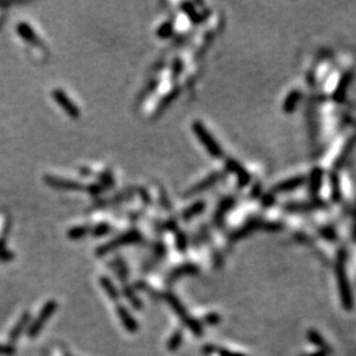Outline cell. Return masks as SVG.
<instances>
[{
  "instance_id": "277c9868",
  "label": "cell",
  "mask_w": 356,
  "mask_h": 356,
  "mask_svg": "<svg viewBox=\"0 0 356 356\" xmlns=\"http://www.w3.org/2000/svg\"><path fill=\"white\" fill-rule=\"evenodd\" d=\"M51 97H53V99L58 103L59 106H61V108H62L67 115H70L73 119L79 118L81 112H79L78 107L75 106L74 103H73V101H71V99L69 98L62 90L55 89V90H53V93H51Z\"/></svg>"
},
{
  "instance_id": "52a82bcc",
  "label": "cell",
  "mask_w": 356,
  "mask_h": 356,
  "mask_svg": "<svg viewBox=\"0 0 356 356\" xmlns=\"http://www.w3.org/2000/svg\"><path fill=\"white\" fill-rule=\"evenodd\" d=\"M45 181L47 184H49L53 188H61V189H69V190H77V189H81L77 182H73V181L69 180H63V178H57V177H51L48 176L45 177Z\"/></svg>"
},
{
  "instance_id": "2e32d148",
  "label": "cell",
  "mask_w": 356,
  "mask_h": 356,
  "mask_svg": "<svg viewBox=\"0 0 356 356\" xmlns=\"http://www.w3.org/2000/svg\"><path fill=\"white\" fill-rule=\"evenodd\" d=\"M203 208V204L202 203H197V204H193L192 207L188 208V211L185 212L184 216L185 218H192V216H194L196 214H198V212L201 211Z\"/></svg>"
},
{
  "instance_id": "5bb4252c",
  "label": "cell",
  "mask_w": 356,
  "mask_h": 356,
  "mask_svg": "<svg viewBox=\"0 0 356 356\" xmlns=\"http://www.w3.org/2000/svg\"><path fill=\"white\" fill-rule=\"evenodd\" d=\"M89 232V228L83 227V226H77V227L71 228L70 231L67 232V236H70L71 239H79L83 238Z\"/></svg>"
},
{
  "instance_id": "4fadbf2b",
  "label": "cell",
  "mask_w": 356,
  "mask_h": 356,
  "mask_svg": "<svg viewBox=\"0 0 356 356\" xmlns=\"http://www.w3.org/2000/svg\"><path fill=\"white\" fill-rule=\"evenodd\" d=\"M101 282H102V286H103V289L106 290V293L110 296L112 300H116L118 298V293H116V289L114 288V285L111 284L110 280H107V278H102L101 280Z\"/></svg>"
},
{
  "instance_id": "3957f363",
  "label": "cell",
  "mask_w": 356,
  "mask_h": 356,
  "mask_svg": "<svg viewBox=\"0 0 356 356\" xmlns=\"http://www.w3.org/2000/svg\"><path fill=\"white\" fill-rule=\"evenodd\" d=\"M140 240H141V235L139 234V231H136V230L128 231L127 234H124V235H120L116 239H114L112 242H110L108 244H106V246L101 247L98 250L99 252L98 254H104L106 252L112 250V248H118V247L125 246V244H133V243L140 242Z\"/></svg>"
},
{
  "instance_id": "7a4b0ae2",
  "label": "cell",
  "mask_w": 356,
  "mask_h": 356,
  "mask_svg": "<svg viewBox=\"0 0 356 356\" xmlns=\"http://www.w3.org/2000/svg\"><path fill=\"white\" fill-rule=\"evenodd\" d=\"M55 309H57V304H55L54 301L47 302V304H45V306L43 307V310L40 311L37 319H36V321L32 323L31 327H29L28 335H29L31 338H35L36 335H39L40 331L43 330L44 325H45V323H47L49 319H51V317L53 315V313L55 311Z\"/></svg>"
},
{
  "instance_id": "ac0fdd59",
  "label": "cell",
  "mask_w": 356,
  "mask_h": 356,
  "mask_svg": "<svg viewBox=\"0 0 356 356\" xmlns=\"http://www.w3.org/2000/svg\"><path fill=\"white\" fill-rule=\"evenodd\" d=\"M15 349L12 346H4L0 345V355H13Z\"/></svg>"
},
{
  "instance_id": "9a60e30c",
  "label": "cell",
  "mask_w": 356,
  "mask_h": 356,
  "mask_svg": "<svg viewBox=\"0 0 356 356\" xmlns=\"http://www.w3.org/2000/svg\"><path fill=\"white\" fill-rule=\"evenodd\" d=\"M172 32H173V25L170 23H164L160 27V29H158V36L160 37H169V36L172 35Z\"/></svg>"
},
{
  "instance_id": "d6986e66",
  "label": "cell",
  "mask_w": 356,
  "mask_h": 356,
  "mask_svg": "<svg viewBox=\"0 0 356 356\" xmlns=\"http://www.w3.org/2000/svg\"><path fill=\"white\" fill-rule=\"evenodd\" d=\"M180 342H181V334L180 333H177L176 334V337H173L172 342L169 343V347H170V350H174L177 347V346L180 345Z\"/></svg>"
},
{
  "instance_id": "ba28073f",
  "label": "cell",
  "mask_w": 356,
  "mask_h": 356,
  "mask_svg": "<svg viewBox=\"0 0 356 356\" xmlns=\"http://www.w3.org/2000/svg\"><path fill=\"white\" fill-rule=\"evenodd\" d=\"M118 314H119V318H120L121 323L125 326V329L128 330V331H136L137 330V325L136 322L133 321L132 317L129 315L128 311L124 309V307H118Z\"/></svg>"
},
{
  "instance_id": "8992f818",
  "label": "cell",
  "mask_w": 356,
  "mask_h": 356,
  "mask_svg": "<svg viewBox=\"0 0 356 356\" xmlns=\"http://www.w3.org/2000/svg\"><path fill=\"white\" fill-rule=\"evenodd\" d=\"M338 282H339V289H341L342 300L345 302L346 305H351V296H350V288L347 278H346V273L343 266L339 264L338 266Z\"/></svg>"
},
{
  "instance_id": "30bf717a",
  "label": "cell",
  "mask_w": 356,
  "mask_h": 356,
  "mask_svg": "<svg viewBox=\"0 0 356 356\" xmlns=\"http://www.w3.org/2000/svg\"><path fill=\"white\" fill-rule=\"evenodd\" d=\"M304 181H305L304 177H296V178L285 181V182H282V184H278L277 186H276V189H277V192H289V190H293V189L298 188Z\"/></svg>"
},
{
  "instance_id": "5b68a950",
  "label": "cell",
  "mask_w": 356,
  "mask_h": 356,
  "mask_svg": "<svg viewBox=\"0 0 356 356\" xmlns=\"http://www.w3.org/2000/svg\"><path fill=\"white\" fill-rule=\"evenodd\" d=\"M17 33H19V35L29 44H33L36 47H43V44H41V40L39 39V36L36 35L35 31H33L28 24L20 23L19 25H17Z\"/></svg>"
},
{
  "instance_id": "7c38bea8",
  "label": "cell",
  "mask_w": 356,
  "mask_h": 356,
  "mask_svg": "<svg viewBox=\"0 0 356 356\" xmlns=\"http://www.w3.org/2000/svg\"><path fill=\"white\" fill-rule=\"evenodd\" d=\"M298 101H300V93L297 91H293V93H290L288 95V98L285 99V103H284V108H285L286 112H290V111H293L297 106Z\"/></svg>"
},
{
  "instance_id": "9c48e42d",
  "label": "cell",
  "mask_w": 356,
  "mask_h": 356,
  "mask_svg": "<svg viewBox=\"0 0 356 356\" xmlns=\"http://www.w3.org/2000/svg\"><path fill=\"white\" fill-rule=\"evenodd\" d=\"M228 165H230V169L232 172L236 173V176H239V181L242 182V185H246L250 182V174L246 172V169L243 168L242 165L235 162V161H228Z\"/></svg>"
},
{
  "instance_id": "e0dca14e",
  "label": "cell",
  "mask_w": 356,
  "mask_h": 356,
  "mask_svg": "<svg viewBox=\"0 0 356 356\" xmlns=\"http://www.w3.org/2000/svg\"><path fill=\"white\" fill-rule=\"evenodd\" d=\"M110 231V226H107V224L102 223V224H98L97 227L93 230L95 236H102V235H106L107 232Z\"/></svg>"
},
{
  "instance_id": "6da1fadb",
  "label": "cell",
  "mask_w": 356,
  "mask_h": 356,
  "mask_svg": "<svg viewBox=\"0 0 356 356\" xmlns=\"http://www.w3.org/2000/svg\"><path fill=\"white\" fill-rule=\"evenodd\" d=\"M193 131H194V133L198 136L201 143L203 144L204 148L207 149V152L210 153L212 157L222 156L220 145L212 139L211 133L204 128V125L202 124L201 121H194V123H193Z\"/></svg>"
},
{
  "instance_id": "8fae6325",
  "label": "cell",
  "mask_w": 356,
  "mask_h": 356,
  "mask_svg": "<svg viewBox=\"0 0 356 356\" xmlns=\"http://www.w3.org/2000/svg\"><path fill=\"white\" fill-rule=\"evenodd\" d=\"M29 321V314L28 313H24L23 317L20 318V321L16 323V326L12 329L11 334H9V337H11V341H16L17 338L20 337V334L21 331L24 330V327H27V323Z\"/></svg>"
}]
</instances>
